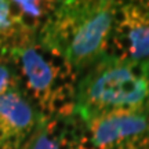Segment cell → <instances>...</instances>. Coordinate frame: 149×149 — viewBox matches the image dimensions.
Here are the masks:
<instances>
[{"instance_id":"cell-2","label":"cell","mask_w":149,"mask_h":149,"mask_svg":"<svg viewBox=\"0 0 149 149\" xmlns=\"http://www.w3.org/2000/svg\"><path fill=\"white\" fill-rule=\"evenodd\" d=\"M146 62H134L107 53L77 83L74 116L83 124L115 113H148Z\"/></svg>"},{"instance_id":"cell-5","label":"cell","mask_w":149,"mask_h":149,"mask_svg":"<svg viewBox=\"0 0 149 149\" xmlns=\"http://www.w3.org/2000/svg\"><path fill=\"white\" fill-rule=\"evenodd\" d=\"M84 127L94 149H149L148 113H115Z\"/></svg>"},{"instance_id":"cell-7","label":"cell","mask_w":149,"mask_h":149,"mask_svg":"<svg viewBox=\"0 0 149 149\" xmlns=\"http://www.w3.org/2000/svg\"><path fill=\"white\" fill-rule=\"evenodd\" d=\"M24 149H94L84 124L79 119L46 117L40 115L37 126Z\"/></svg>"},{"instance_id":"cell-6","label":"cell","mask_w":149,"mask_h":149,"mask_svg":"<svg viewBox=\"0 0 149 149\" xmlns=\"http://www.w3.org/2000/svg\"><path fill=\"white\" fill-rule=\"evenodd\" d=\"M40 113L19 88L0 97V149H24Z\"/></svg>"},{"instance_id":"cell-4","label":"cell","mask_w":149,"mask_h":149,"mask_svg":"<svg viewBox=\"0 0 149 149\" xmlns=\"http://www.w3.org/2000/svg\"><path fill=\"white\" fill-rule=\"evenodd\" d=\"M109 47L117 58L149 61V0L126 1L117 7Z\"/></svg>"},{"instance_id":"cell-11","label":"cell","mask_w":149,"mask_h":149,"mask_svg":"<svg viewBox=\"0 0 149 149\" xmlns=\"http://www.w3.org/2000/svg\"><path fill=\"white\" fill-rule=\"evenodd\" d=\"M148 124H149V112H148Z\"/></svg>"},{"instance_id":"cell-1","label":"cell","mask_w":149,"mask_h":149,"mask_svg":"<svg viewBox=\"0 0 149 149\" xmlns=\"http://www.w3.org/2000/svg\"><path fill=\"white\" fill-rule=\"evenodd\" d=\"M120 1H59L39 32L37 42L79 72L107 54Z\"/></svg>"},{"instance_id":"cell-10","label":"cell","mask_w":149,"mask_h":149,"mask_svg":"<svg viewBox=\"0 0 149 149\" xmlns=\"http://www.w3.org/2000/svg\"><path fill=\"white\" fill-rule=\"evenodd\" d=\"M146 65H148V72H149V61H148V62H146Z\"/></svg>"},{"instance_id":"cell-3","label":"cell","mask_w":149,"mask_h":149,"mask_svg":"<svg viewBox=\"0 0 149 149\" xmlns=\"http://www.w3.org/2000/svg\"><path fill=\"white\" fill-rule=\"evenodd\" d=\"M7 57L15 69L21 91L42 116H74L77 70L37 40L11 50Z\"/></svg>"},{"instance_id":"cell-9","label":"cell","mask_w":149,"mask_h":149,"mask_svg":"<svg viewBox=\"0 0 149 149\" xmlns=\"http://www.w3.org/2000/svg\"><path fill=\"white\" fill-rule=\"evenodd\" d=\"M15 88H19V81L15 69L8 57L0 54V97Z\"/></svg>"},{"instance_id":"cell-8","label":"cell","mask_w":149,"mask_h":149,"mask_svg":"<svg viewBox=\"0 0 149 149\" xmlns=\"http://www.w3.org/2000/svg\"><path fill=\"white\" fill-rule=\"evenodd\" d=\"M40 25L26 0H0V54L37 40Z\"/></svg>"}]
</instances>
